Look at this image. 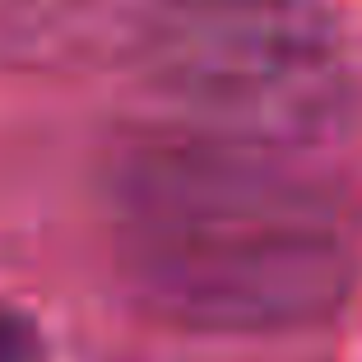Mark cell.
<instances>
[{
	"instance_id": "6da1fadb",
	"label": "cell",
	"mask_w": 362,
	"mask_h": 362,
	"mask_svg": "<svg viewBox=\"0 0 362 362\" xmlns=\"http://www.w3.org/2000/svg\"><path fill=\"white\" fill-rule=\"evenodd\" d=\"M121 288L195 334L330 320L358 284V228L307 153L163 121L103 172Z\"/></svg>"
},
{
	"instance_id": "7a4b0ae2",
	"label": "cell",
	"mask_w": 362,
	"mask_h": 362,
	"mask_svg": "<svg viewBox=\"0 0 362 362\" xmlns=\"http://www.w3.org/2000/svg\"><path fill=\"white\" fill-rule=\"evenodd\" d=\"M126 65L181 126L311 153L353 117L334 23L307 0H158Z\"/></svg>"
},
{
	"instance_id": "3957f363",
	"label": "cell",
	"mask_w": 362,
	"mask_h": 362,
	"mask_svg": "<svg viewBox=\"0 0 362 362\" xmlns=\"http://www.w3.org/2000/svg\"><path fill=\"white\" fill-rule=\"evenodd\" d=\"M52 344H47L42 320L28 307L0 298V362H47Z\"/></svg>"
}]
</instances>
